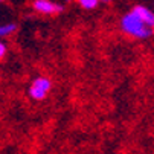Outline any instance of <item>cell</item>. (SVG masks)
<instances>
[{
	"instance_id": "cell-7",
	"label": "cell",
	"mask_w": 154,
	"mask_h": 154,
	"mask_svg": "<svg viewBox=\"0 0 154 154\" xmlns=\"http://www.w3.org/2000/svg\"><path fill=\"white\" fill-rule=\"evenodd\" d=\"M5 52H6V48L2 45V43H0V58H2V57L5 55Z\"/></svg>"
},
{
	"instance_id": "cell-5",
	"label": "cell",
	"mask_w": 154,
	"mask_h": 154,
	"mask_svg": "<svg viewBox=\"0 0 154 154\" xmlns=\"http://www.w3.org/2000/svg\"><path fill=\"white\" fill-rule=\"evenodd\" d=\"M15 31V25H6V26H0V37L9 35L11 32Z\"/></svg>"
},
{
	"instance_id": "cell-9",
	"label": "cell",
	"mask_w": 154,
	"mask_h": 154,
	"mask_svg": "<svg viewBox=\"0 0 154 154\" xmlns=\"http://www.w3.org/2000/svg\"><path fill=\"white\" fill-rule=\"evenodd\" d=\"M0 2H2V0H0Z\"/></svg>"
},
{
	"instance_id": "cell-3",
	"label": "cell",
	"mask_w": 154,
	"mask_h": 154,
	"mask_svg": "<svg viewBox=\"0 0 154 154\" xmlns=\"http://www.w3.org/2000/svg\"><path fill=\"white\" fill-rule=\"evenodd\" d=\"M131 12H134L148 28H154V14H152L149 9H146V8H143V6H136Z\"/></svg>"
},
{
	"instance_id": "cell-8",
	"label": "cell",
	"mask_w": 154,
	"mask_h": 154,
	"mask_svg": "<svg viewBox=\"0 0 154 154\" xmlns=\"http://www.w3.org/2000/svg\"><path fill=\"white\" fill-rule=\"evenodd\" d=\"M104 2H110V0H104Z\"/></svg>"
},
{
	"instance_id": "cell-2",
	"label": "cell",
	"mask_w": 154,
	"mask_h": 154,
	"mask_svg": "<svg viewBox=\"0 0 154 154\" xmlns=\"http://www.w3.org/2000/svg\"><path fill=\"white\" fill-rule=\"evenodd\" d=\"M49 89H51V81L48 78H38L34 81L29 93L34 99H43L49 92Z\"/></svg>"
},
{
	"instance_id": "cell-1",
	"label": "cell",
	"mask_w": 154,
	"mask_h": 154,
	"mask_svg": "<svg viewBox=\"0 0 154 154\" xmlns=\"http://www.w3.org/2000/svg\"><path fill=\"white\" fill-rule=\"evenodd\" d=\"M122 28L125 32L134 35V37H139V38H146L151 35V29L134 12H130L122 18Z\"/></svg>"
},
{
	"instance_id": "cell-4",
	"label": "cell",
	"mask_w": 154,
	"mask_h": 154,
	"mask_svg": "<svg viewBox=\"0 0 154 154\" xmlns=\"http://www.w3.org/2000/svg\"><path fill=\"white\" fill-rule=\"evenodd\" d=\"M35 9L40 11V12H54V11H61L63 6L60 5H54L52 2H49V0H35V3H34Z\"/></svg>"
},
{
	"instance_id": "cell-6",
	"label": "cell",
	"mask_w": 154,
	"mask_h": 154,
	"mask_svg": "<svg viewBox=\"0 0 154 154\" xmlns=\"http://www.w3.org/2000/svg\"><path fill=\"white\" fill-rule=\"evenodd\" d=\"M79 3L84 8H87V9H92V8H95L98 5V0H79Z\"/></svg>"
}]
</instances>
